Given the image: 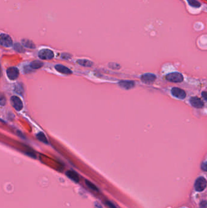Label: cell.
<instances>
[{"mask_svg": "<svg viewBox=\"0 0 207 208\" xmlns=\"http://www.w3.org/2000/svg\"><path fill=\"white\" fill-rule=\"evenodd\" d=\"M106 204H107L110 208H117V207H116L114 205V204H112V203L111 202H110V201H106Z\"/></svg>", "mask_w": 207, "mask_h": 208, "instance_id": "cell-21", "label": "cell"}, {"mask_svg": "<svg viewBox=\"0 0 207 208\" xmlns=\"http://www.w3.org/2000/svg\"><path fill=\"white\" fill-rule=\"evenodd\" d=\"M85 183H86V185H87V186L90 188V189H92L94 191H97V192H98V189L93 183H91V182L88 181V180H86L85 181Z\"/></svg>", "mask_w": 207, "mask_h": 208, "instance_id": "cell-16", "label": "cell"}, {"mask_svg": "<svg viewBox=\"0 0 207 208\" xmlns=\"http://www.w3.org/2000/svg\"><path fill=\"white\" fill-rule=\"evenodd\" d=\"M38 56L42 60H50L53 59L54 57V54L52 51L48 49H42L39 53H38Z\"/></svg>", "mask_w": 207, "mask_h": 208, "instance_id": "cell-3", "label": "cell"}, {"mask_svg": "<svg viewBox=\"0 0 207 208\" xmlns=\"http://www.w3.org/2000/svg\"><path fill=\"white\" fill-rule=\"evenodd\" d=\"M206 187V181L205 178L200 177H199L195 182V187L198 192H202Z\"/></svg>", "mask_w": 207, "mask_h": 208, "instance_id": "cell-2", "label": "cell"}, {"mask_svg": "<svg viewBox=\"0 0 207 208\" xmlns=\"http://www.w3.org/2000/svg\"><path fill=\"white\" fill-rule=\"evenodd\" d=\"M23 43L26 47L29 48L33 49V48H34L35 47L34 44L31 41H29V40H23Z\"/></svg>", "mask_w": 207, "mask_h": 208, "instance_id": "cell-18", "label": "cell"}, {"mask_svg": "<svg viewBox=\"0 0 207 208\" xmlns=\"http://www.w3.org/2000/svg\"><path fill=\"white\" fill-rule=\"evenodd\" d=\"M11 102L12 104V106L14 107V108H15L18 111H20L23 108V103L21 101V100L17 96H12L11 97Z\"/></svg>", "mask_w": 207, "mask_h": 208, "instance_id": "cell-6", "label": "cell"}, {"mask_svg": "<svg viewBox=\"0 0 207 208\" xmlns=\"http://www.w3.org/2000/svg\"><path fill=\"white\" fill-rule=\"evenodd\" d=\"M13 42L11 37L5 34L0 35V44L4 47H10L12 45Z\"/></svg>", "mask_w": 207, "mask_h": 208, "instance_id": "cell-4", "label": "cell"}, {"mask_svg": "<svg viewBox=\"0 0 207 208\" xmlns=\"http://www.w3.org/2000/svg\"><path fill=\"white\" fill-rule=\"evenodd\" d=\"M202 170H203L204 171H206V169H207L206 162H204V163H202Z\"/></svg>", "mask_w": 207, "mask_h": 208, "instance_id": "cell-22", "label": "cell"}, {"mask_svg": "<svg viewBox=\"0 0 207 208\" xmlns=\"http://www.w3.org/2000/svg\"><path fill=\"white\" fill-rule=\"evenodd\" d=\"M15 49L17 51H19V52L23 51V48H22L21 46L18 43H17V44H16V45H15Z\"/></svg>", "mask_w": 207, "mask_h": 208, "instance_id": "cell-20", "label": "cell"}, {"mask_svg": "<svg viewBox=\"0 0 207 208\" xmlns=\"http://www.w3.org/2000/svg\"><path fill=\"white\" fill-rule=\"evenodd\" d=\"M120 86L126 89H129L134 87L135 83L132 81H122L119 83Z\"/></svg>", "mask_w": 207, "mask_h": 208, "instance_id": "cell-10", "label": "cell"}, {"mask_svg": "<svg viewBox=\"0 0 207 208\" xmlns=\"http://www.w3.org/2000/svg\"><path fill=\"white\" fill-rule=\"evenodd\" d=\"M77 63L79 64L81 66L83 67H90L93 66V63L88 60H85V59H82V60H77Z\"/></svg>", "mask_w": 207, "mask_h": 208, "instance_id": "cell-13", "label": "cell"}, {"mask_svg": "<svg viewBox=\"0 0 207 208\" xmlns=\"http://www.w3.org/2000/svg\"><path fill=\"white\" fill-rule=\"evenodd\" d=\"M38 139H39L40 141L44 142V143H46V144H47V139L46 137V136L43 133H38L37 135H36Z\"/></svg>", "mask_w": 207, "mask_h": 208, "instance_id": "cell-17", "label": "cell"}, {"mask_svg": "<svg viewBox=\"0 0 207 208\" xmlns=\"http://www.w3.org/2000/svg\"><path fill=\"white\" fill-rule=\"evenodd\" d=\"M43 65V63L42 62L35 60V61L32 62L31 63L30 66L32 69H38V68L42 67Z\"/></svg>", "mask_w": 207, "mask_h": 208, "instance_id": "cell-14", "label": "cell"}, {"mask_svg": "<svg viewBox=\"0 0 207 208\" xmlns=\"http://www.w3.org/2000/svg\"><path fill=\"white\" fill-rule=\"evenodd\" d=\"M55 68L56 69V70L57 71H58L60 73L64 74L69 75V74H72V71H71V70H69L66 67L61 65V64H57V65L55 67Z\"/></svg>", "mask_w": 207, "mask_h": 208, "instance_id": "cell-11", "label": "cell"}, {"mask_svg": "<svg viewBox=\"0 0 207 208\" xmlns=\"http://www.w3.org/2000/svg\"><path fill=\"white\" fill-rule=\"evenodd\" d=\"M200 206L202 207H206V201H203L200 203Z\"/></svg>", "mask_w": 207, "mask_h": 208, "instance_id": "cell-24", "label": "cell"}, {"mask_svg": "<svg viewBox=\"0 0 207 208\" xmlns=\"http://www.w3.org/2000/svg\"><path fill=\"white\" fill-rule=\"evenodd\" d=\"M95 208H103L102 206L98 202L95 203Z\"/></svg>", "mask_w": 207, "mask_h": 208, "instance_id": "cell-25", "label": "cell"}, {"mask_svg": "<svg viewBox=\"0 0 207 208\" xmlns=\"http://www.w3.org/2000/svg\"><path fill=\"white\" fill-rule=\"evenodd\" d=\"M7 75L10 80H15L19 76V71L17 68L10 67L7 70Z\"/></svg>", "mask_w": 207, "mask_h": 208, "instance_id": "cell-7", "label": "cell"}, {"mask_svg": "<svg viewBox=\"0 0 207 208\" xmlns=\"http://www.w3.org/2000/svg\"><path fill=\"white\" fill-rule=\"evenodd\" d=\"M171 93L174 97L180 99H185L187 96L186 93L184 89H180L179 88H177V87H174L172 88Z\"/></svg>", "mask_w": 207, "mask_h": 208, "instance_id": "cell-5", "label": "cell"}, {"mask_svg": "<svg viewBox=\"0 0 207 208\" xmlns=\"http://www.w3.org/2000/svg\"><path fill=\"white\" fill-rule=\"evenodd\" d=\"M206 92H202V97H203V99H204V100H206V99H207V97H206Z\"/></svg>", "mask_w": 207, "mask_h": 208, "instance_id": "cell-23", "label": "cell"}, {"mask_svg": "<svg viewBox=\"0 0 207 208\" xmlns=\"http://www.w3.org/2000/svg\"><path fill=\"white\" fill-rule=\"evenodd\" d=\"M66 175L72 180H73L75 182H79L80 180V178L79 175L77 174L75 172L73 171H68L66 172Z\"/></svg>", "mask_w": 207, "mask_h": 208, "instance_id": "cell-12", "label": "cell"}, {"mask_svg": "<svg viewBox=\"0 0 207 208\" xmlns=\"http://www.w3.org/2000/svg\"><path fill=\"white\" fill-rule=\"evenodd\" d=\"M6 103V99L3 94H0V105H4Z\"/></svg>", "mask_w": 207, "mask_h": 208, "instance_id": "cell-19", "label": "cell"}, {"mask_svg": "<svg viewBox=\"0 0 207 208\" xmlns=\"http://www.w3.org/2000/svg\"><path fill=\"white\" fill-rule=\"evenodd\" d=\"M166 79L171 82L179 83L184 81V76L179 73H173L167 74Z\"/></svg>", "mask_w": 207, "mask_h": 208, "instance_id": "cell-1", "label": "cell"}, {"mask_svg": "<svg viewBox=\"0 0 207 208\" xmlns=\"http://www.w3.org/2000/svg\"><path fill=\"white\" fill-rule=\"evenodd\" d=\"M156 75H154L153 74L151 73H147L145 74L144 75H142L141 77V81L146 83H151L155 82V81L156 80Z\"/></svg>", "mask_w": 207, "mask_h": 208, "instance_id": "cell-8", "label": "cell"}, {"mask_svg": "<svg viewBox=\"0 0 207 208\" xmlns=\"http://www.w3.org/2000/svg\"><path fill=\"white\" fill-rule=\"evenodd\" d=\"M187 1L189 4L193 7L198 8L201 6V4L198 1H197V0H187Z\"/></svg>", "mask_w": 207, "mask_h": 208, "instance_id": "cell-15", "label": "cell"}, {"mask_svg": "<svg viewBox=\"0 0 207 208\" xmlns=\"http://www.w3.org/2000/svg\"><path fill=\"white\" fill-rule=\"evenodd\" d=\"M190 102L192 106L197 108H202L204 106L203 102L200 98L197 97H191L190 100Z\"/></svg>", "mask_w": 207, "mask_h": 208, "instance_id": "cell-9", "label": "cell"}]
</instances>
